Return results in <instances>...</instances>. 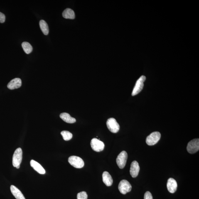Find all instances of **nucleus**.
<instances>
[{
  "label": "nucleus",
  "instance_id": "obj_1",
  "mask_svg": "<svg viewBox=\"0 0 199 199\" xmlns=\"http://www.w3.org/2000/svg\"><path fill=\"white\" fill-rule=\"evenodd\" d=\"M161 137V134L159 132H154L152 133L146 138V144L149 146L154 145L158 142Z\"/></svg>",
  "mask_w": 199,
  "mask_h": 199
},
{
  "label": "nucleus",
  "instance_id": "obj_2",
  "mask_svg": "<svg viewBox=\"0 0 199 199\" xmlns=\"http://www.w3.org/2000/svg\"><path fill=\"white\" fill-rule=\"evenodd\" d=\"M23 152L21 148H18L15 150L13 155L12 163L13 166L15 168L20 166L22 159Z\"/></svg>",
  "mask_w": 199,
  "mask_h": 199
},
{
  "label": "nucleus",
  "instance_id": "obj_3",
  "mask_svg": "<svg viewBox=\"0 0 199 199\" xmlns=\"http://www.w3.org/2000/svg\"><path fill=\"white\" fill-rule=\"evenodd\" d=\"M68 162L70 165L74 168H80L84 166V162L81 158L79 157L72 156L68 158Z\"/></svg>",
  "mask_w": 199,
  "mask_h": 199
},
{
  "label": "nucleus",
  "instance_id": "obj_4",
  "mask_svg": "<svg viewBox=\"0 0 199 199\" xmlns=\"http://www.w3.org/2000/svg\"><path fill=\"white\" fill-rule=\"evenodd\" d=\"M146 79V77L143 75L138 79L133 90L132 93V96L137 95L142 90L144 86V82Z\"/></svg>",
  "mask_w": 199,
  "mask_h": 199
},
{
  "label": "nucleus",
  "instance_id": "obj_5",
  "mask_svg": "<svg viewBox=\"0 0 199 199\" xmlns=\"http://www.w3.org/2000/svg\"><path fill=\"white\" fill-rule=\"evenodd\" d=\"M108 129L111 132L116 133L119 132L120 126L114 118H109L106 123Z\"/></svg>",
  "mask_w": 199,
  "mask_h": 199
},
{
  "label": "nucleus",
  "instance_id": "obj_6",
  "mask_svg": "<svg viewBox=\"0 0 199 199\" xmlns=\"http://www.w3.org/2000/svg\"><path fill=\"white\" fill-rule=\"evenodd\" d=\"M128 158V154L125 151H123L118 155L116 162L119 168L122 169L124 168L126 164Z\"/></svg>",
  "mask_w": 199,
  "mask_h": 199
},
{
  "label": "nucleus",
  "instance_id": "obj_7",
  "mask_svg": "<svg viewBox=\"0 0 199 199\" xmlns=\"http://www.w3.org/2000/svg\"><path fill=\"white\" fill-rule=\"evenodd\" d=\"M118 188L121 194H126L131 191L132 189V186L127 180H123L119 183Z\"/></svg>",
  "mask_w": 199,
  "mask_h": 199
},
{
  "label": "nucleus",
  "instance_id": "obj_8",
  "mask_svg": "<svg viewBox=\"0 0 199 199\" xmlns=\"http://www.w3.org/2000/svg\"><path fill=\"white\" fill-rule=\"evenodd\" d=\"M188 152L193 154L197 152L199 150V139H195L191 141L188 143L187 148Z\"/></svg>",
  "mask_w": 199,
  "mask_h": 199
},
{
  "label": "nucleus",
  "instance_id": "obj_9",
  "mask_svg": "<svg viewBox=\"0 0 199 199\" xmlns=\"http://www.w3.org/2000/svg\"><path fill=\"white\" fill-rule=\"evenodd\" d=\"M90 145L92 149L97 152L103 151L105 146L103 142L96 138L92 139Z\"/></svg>",
  "mask_w": 199,
  "mask_h": 199
},
{
  "label": "nucleus",
  "instance_id": "obj_10",
  "mask_svg": "<svg viewBox=\"0 0 199 199\" xmlns=\"http://www.w3.org/2000/svg\"><path fill=\"white\" fill-rule=\"evenodd\" d=\"M167 188L170 193H175L178 188V184L176 180L173 178H170L168 180L167 184Z\"/></svg>",
  "mask_w": 199,
  "mask_h": 199
},
{
  "label": "nucleus",
  "instance_id": "obj_11",
  "mask_svg": "<svg viewBox=\"0 0 199 199\" xmlns=\"http://www.w3.org/2000/svg\"><path fill=\"white\" fill-rule=\"evenodd\" d=\"M140 170L139 165L137 161H134L132 162L131 165L130 173L133 178H136L138 176Z\"/></svg>",
  "mask_w": 199,
  "mask_h": 199
},
{
  "label": "nucleus",
  "instance_id": "obj_12",
  "mask_svg": "<svg viewBox=\"0 0 199 199\" xmlns=\"http://www.w3.org/2000/svg\"><path fill=\"white\" fill-rule=\"evenodd\" d=\"M21 79L19 78H15L10 81L8 84L7 87L11 90L19 88L21 86Z\"/></svg>",
  "mask_w": 199,
  "mask_h": 199
},
{
  "label": "nucleus",
  "instance_id": "obj_13",
  "mask_svg": "<svg viewBox=\"0 0 199 199\" xmlns=\"http://www.w3.org/2000/svg\"><path fill=\"white\" fill-rule=\"evenodd\" d=\"M30 165L32 167L33 169L40 174L44 175L45 173L44 168L41 166V165L34 160H32L30 161Z\"/></svg>",
  "mask_w": 199,
  "mask_h": 199
},
{
  "label": "nucleus",
  "instance_id": "obj_14",
  "mask_svg": "<svg viewBox=\"0 0 199 199\" xmlns=\"http://www.w3.org/2000/svg\"><path fill=\"white\" fill-rule=\"evenodd\" d=\"M102 178L103 182L107 186H110L112 185L113 178L108 172H104L102 175Z\"/></svg>",
  "mask_w": 199,
  "mask_h": 199
},
{
  "label": "nucleus",
  "instance_id": "obj_15",
  "mask_svg": "<svg viewBox=\"0 0 199 199\" xmlns=\"http://www.w3.org/2000/svg\"><path fill=\"white\" fill-rule=\"evenodd\" d=\"M11 193L16 199H26L21 191L14 185H11Z\"/></svg>",
  "mask_w": 199,
  "mask_h": 199
},
{
  "label": "nucleus",
  "instance_id": "obj_16",
  "mask_svg": "<svg viewBox=\"0 0 199 199\" xmlns=\"http://www.w3.org/2000/svg\"><path fill=\"white\" fill-rule=\"evenodd\" d=\"M60 117L65 122L70 124L75 123L76 120L73 117H71L70 114L67 113H62L60 115Z\"/></svg>",
  "mask_w": 199,
  "mask_h": 199
},
{
  "label": "nucleus",
  "instance_id": "obj_17",
  "mask_svg": "<svg viewBox=\"0 0 199 199\" xmlns=\"http://www.w3.org/2000/svg\"><path fill=\"white\" fill-rule=\"evenodd\" d=\"M62 16L67 19H73L75 18V13L73 10L70 8H67L64 11Z\"/></svg>",
  "mask_w": 199,
  "mask_h": 199
},
{
  "label": "nucleus",
  "instance_id": "obj_18",
  "mask_svg": "<svg viewBox=\"0 0 199 199\" xmlns=\"http://www.w3.org/2000/svg\"><path fill=\"white\" fill-rule=\"evenodd\" d=\"M39 24L42 32L45 35H48L49 32V29L46 21L43 20H41L40 21Z\"/></svg>",
  "mask_w": 199,
  "mask_h": 199
},
{
  "label": "nucleus",
  "instance_id": "obj_19",
  "mask_svg": "<svg viewBox=\"0 0 199 199\" xmlns=\"http://www.w3.org/2000/svg\"><path fill=\"white\" fill-rule=\"evenodd\" d=\"M22 47L23 48L24 51L26 54L31 53L33 51V48L29 43L27 42H24L22 43Z\"/></svg>",
  "mask_w": 199,
  "mask_h": 199
},
{
  "label": "nucleus",
  "instance_id": "obj_20",
  "mask_svg": "<svg viewBox=\"0 0 199 199\" xmlns=\"http://www.w3.org/2000/svg\"><path fill=\"white\" fill-rule=\"evenodd\" d=\"M63 139L66 141L70 140L72 139L73 135L71 133L69 132L68 131H62L60 133Z\"/></svg>",
  "mask_w": 199,
  "mask_h": 199
},
{
  "label": "nucleus",
  "instance_id": "obj_21",
  "mask_svg": "<svg viewBox=\"0 0 199 199\" xmlns=\"http://www.w3.org/2000/svg\"><path fill=\"white\" fill-rule=\"evenodd\" d=\"M77 199H87L88 196L85 191L80 192L77 194Z\"/></svg>",
  "mask_w": 199,
  "mask_h": 199
},
{
  "label": "nucleus",
  "instance_id": "obj_22",
  "mask_svg": "<svg viewBox=\"0 0 199 199\" xmlns=\"http://www.w3.org/2000/svg\"><path fill=\"white\" fill-rule=\"evenodd\" d=\"M144 199H153L152 195L149 191H146L145 194Z\"/></svg>",
  "mask_w": 199,
  "mask_h": 199
},
{
  "label": "nucleus",
  "instance_id": "obj_23",
  "mask_svg": "<svg viewBox=\"0 0 199 199\" xmlns=\"http://www.w3.org/2000/svg\"><path fill=\"white\" fill-rule=\"evenodd\" d=\"M5 21V16L4 14L0 12V23H4Z\"/></svg>",
  "mask_w": 199,
  "mask_h": 199
},
{
  "label": "nucleus",
  "instance_id": "obj_24",
  "mask_svg": "<svg viewBox=\"0 0 199 199\" xmlns=\"http://www.w3.org/2000/svg\"><path fill=\"white\" fill-rule=\"evenodd\" d=\"M20 166H18L17 167H16V168H18H18H20Z\"/></svg>",
  "mask_w": 199,
  "mask_h": 199
}]
</instances>
